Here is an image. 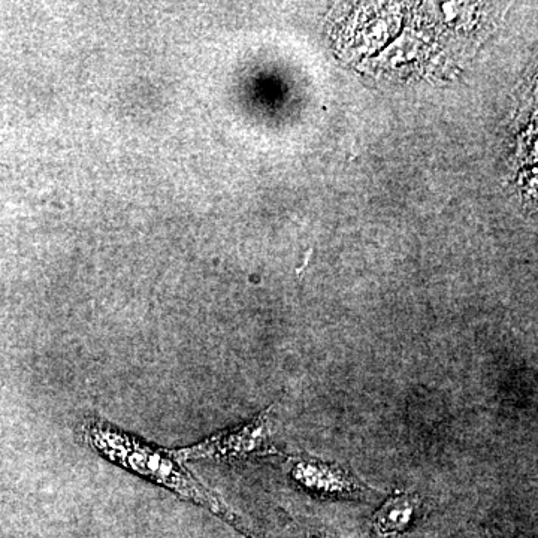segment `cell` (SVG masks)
<instances>
[{"mask_svg":"<svg viewBox=\"0 0 538 538\" xmlns=\"http://www.w3.org/2000/svg\"><path fill=\"white\" fill-rule=\"evenodd\" d=\"M83 437L92 449L114 464L169 489L184 500L207 507L214 515L225 519L232 527L250 537L244 522L223 503L222 498L217 497L184 467L175 452L142 443L138 438L119 431L102 420H89L83 426Z\"/></svg>","mask_w":538,"mask_h":538,"instance_id":"6da1fadb","label":"cell"},{"mask_svg":"<svg viewBox=\"0 0 538 538\" xmlns=\"http://www.w3.org/2000/svg\"><path fill=\"white\" fill-rule=\"evenodd\" d=\"M274 407L262 411L246 425L231 431L220 432L202 443L175 450L180 461L210 459V461H237L250 456L275 453L271 438L274 434Z\"/></svg>","mask_w":538,"mask_h":538,"instance_id":"7a4b0ae2","label":"cell"},{"mask_svg":"<svg viewBox=\"0 0 538 538\" xmlns=\"http://www.w3.org/2000/svg\"><path fill=\"white\" fill-rule=\"evenodd\" d=\"M289 473L295 482L319 497L358 498L371 491L355 474L341 465L310 456L290 458Z\"/></svg>","mask_w":538,"mask_h":538,"instance_id":"3957f363","label":"cell"},{"mask_svg":"<svg viewBox=\"0 0 538 538\" xmlns=\"http://www.w3.org/2000/svg\"><path fill=\"white\" fill-rule=\"evenodd\" d=\"M419 506L420 500L416 495H394L374 515V533L382 538L401 536L413 524Z\"/></svg>","mask_w":538,"mask_h":538,"instance_id":"277c9868","label":"cell"},{"mask_svg":"<svg viewBox=\"0 0 538 538\" xmlns=\"http://www.w3.org/2000/svg\"><path fill=\"white\" fill-rule=\"evenodd\" d=\"M313 538H329L328 536H319V537H313Z\"/></svg>","mask_w":538,"mask_h":538,"instance_id":"5b68a950","label":"cell"}]
</instances>
